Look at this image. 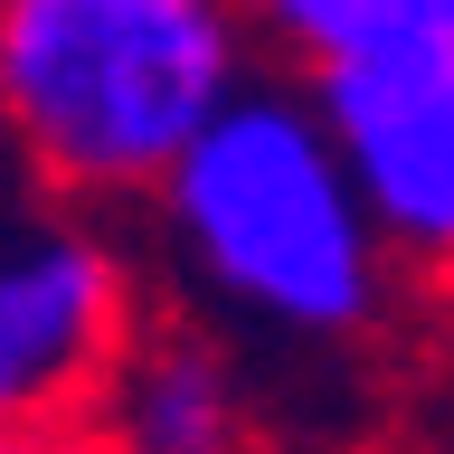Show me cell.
Here are the masks:
<instances>
[{
  "instance_id": "cell-1",
  "label": "cell",
  "mask_w": 454,
  "mask_h": 454,
  "mask_svg": "<svg viewBox=\"0 0 454 454\" xmlns=\"http://www.w3.org/2000/svg\"><path fill=\"white\" fill-rule=\"evenodd\" d=\"M152 247L208 332H265L294 350H360L397 312V265L332 152L312 85L255 76L142 199Z\"/></svg>"
},
{
  "instance_id": "cell-2",
  "label": "cell",
  "mask_w": 454,
  "mask_h": 454,
  "mask_svg": "<svg viewBox=\"0 0 454 454\" xmlns=\"http://www.w3.org/2000/svg\"><path fill=\"white\" fill-rule=\"evenodd\" d=\"M255 85L247 0H0V161L114 218Z\"/></svg>"
},
{
  "instance_id": "cell-3",
  "label": "cell",
  "mask_w": 454,
  "mask_h": 454,
  "mask_svg": "<svg viewBox=\"0 0 454 454\" xmlns=\"http://www.w3.org/2000/svg\"><path fill=\"white\" fill-rule=\"evenodd\" d=\"M142 322V255L114 218L0 199V435L85 426Z\"/></svg>"
},
{
  "instance_id": "cell-4",
  "label": "cell",
  "mask_w": 454,
  "mask_h": 454,
  "mask_svg": "<svg viewBox=\"0 0 454 454\" xmlns=\"http://www.w3.org/2000/svg\"><path fill=\"white\" fill-rule=\"evenodd\" d=\"M312 105L388 265L454 284V67H360L312 85Z\"/></svg>"
},
{
  "instance_id": "cell-5",
  "label": "cell",
  "mask_w": 454,
  "mask_h": 454,
  "mask_svg": "<svg viewBox=\"0 0 454 454\" xmlns=\"http://www.w3.org/2000/svg\"><path fill=\"white\" fill-rule=\"evenodd\" d=\"M85 426L105 435V454H265V435H275L237 340L190 312L142 322Z\"/></svg>"
},
{
  "instance_id": "cell-6",
  "label": "cell",
  "mask_w": 454,
  "mask_h": 454,
  "mask_svg": "<svg viewBox=\"0 0 454 454\" xmlns=\"http://www.w3.org/2000/svg\"><path fill=\"white\" fill-rule=\"evenodd\" d=\"M247 28L294 67V85L360 67H454V0H247Z\"/></svg>"
},
{
  "instance_id": "cell-7",
  "label": "cell",
  "mask_w": 454,
  "mask_h": 454,
  "mask_svg": "<svg viewBox=\"0 0 454 454\" xmlns=\"http://www.w3.org/2000/svg\"><path fill=\"white\" fill-rule=\"evenodd\" d=\"M0 454H105L95 426H38V435H0Z\"/></svg>"
}]
</instances>
